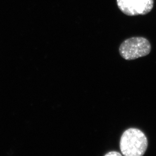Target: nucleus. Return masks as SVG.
Segmentation results:
<instances>
[{"instance_id": "obj_1", "label": "nucleus", "mask_w": 156, "mask_h": 156, "mask_svg": "<svg viewBox=\"0 0 156 156\" xmlns=\"http://www.w3.org/2000/svg\"><path fill=\"white\" fill-rule=\"evenodd\" d=\"M147 137L143 131L136 128H129L122 134L120 149L125 156H142L147 150Z\"/></svg>"}, {"instance_id": "obj_3", "label": "nucleus", "mask_w": 156, "mask_h": 156, "mask_svg": "<svg viewBox=\"0 0 156 156\" xmlns=\"http://www.w3.org/2000/svg\"><path fill=\"white\" fill-rule=\"evenodd\" d=\"M120 10L129 16L144 15L152 11L154 0H117Z\"/></svg>"}, {"instance_id": "obj_4", "label": "nucleus", "mask_w": 156, "mask_h": 156, "mask_svg": "<svg viewBox=\"0 0 156 156\" xmlns=\"http://www.w3.org/2000/svg\"><path fill=\"white\" fill-rule=\"evenodd\" d=\"M105 156H121L122 154L116 151H111L105 155Z\"/></svg>"}, {"instance_id": "obj_2", "label": "nucleus", "mask_w": 156, "mask_h": 156, "mask_svg": "<svg viewBox=\"0 0 156 156\" xmlns=\"http://www.w3.org/2000/svg\"><path fill=\"white\" fill-rule=\"evenodd\" d=\"M150 41L144 37H133L122 42L119 49L120 56L126 60H133L147 56L151 51Z\"/></svg>"}]
</instances>
